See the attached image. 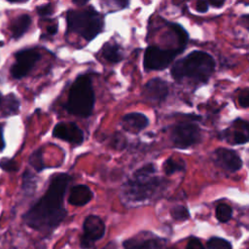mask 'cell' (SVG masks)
<instances>
[{
	"label": "cell",
	"mask_w": 249,
	"mask_h": 249,
	"mask_svg": "<svg viewBox=\"0 0 249 249\" xmlns=\"http://www.w3.org/2000/svg\"><path fill=\"white\" fill-rule=\"evenodd\" d=\"M71 180L66 173L55 175L45 195L23 215L25 225L34 231L52 233L66 217L63 198Z\"/></svg>",
	"instance_id": "obj_1"
},
{
	"label": "cell",
	"mask_w": 249,
	"mask_h": 249,
	"mask_svg": "<svg viewBox=\"0 0 249 249\" xmlns=\"http://www.w3.org/2000/svg\"><path fill=\"white\" fill-rule=\"evenodd\" d=\"M214 69L215 61L209 53L194 51L176 61L170 73L176 81L187 78L197 83H205L209 80Z\"/></svg>",
	"instance_id": "obj_2"
},
{
	"label": "cell",
	"mask_w": 249,
	"mask_h": 249,
	"mask_svg": "<svg viewBox=\"0 0 249 249\" xmlns=\"http://www.w3.org/2000/svg\"><path fill=\"white\" fill-rule=\"evenodd\" d=\"M93 105L94 92L91 79L88 75H81L71 86L65 109L72 115L88 117L91 114Z\"/></svg>",
	"instance_id": "obj_3"
},
{
	"label": "cell",
	"mask_w": 249,
	"mask_h": 249,
	"mask_svg": "<svg viewBox=\"0 0 249 249\" xmlns=\"http://www.w3.org/2000/svg\"><path fill=\"white\" fill-rule=\"evenodd\" d=\"M68 31L75 32L87 41L92 40L102 29L101 16L92 8L68 11L66 15Z\"/></svg>",
	"instance_id": "obj_4"
},
{
	"label": "cell",
	"mask_w": 249,
	"mask_h": 249,
	"mask_svg": "<svg viewBox=\"0 0 249 249\" xmlns=\"http://www.w3.org/2000/svg\"><path fill=\"white\" fill-rule=\"evenodd\" d=\"M160 179L152 176H134L123 190V197L128 202H141L153 197L162 187Z\"/></svg>",
	"instance_id": "obj_5"
},
{
	"label": "cell",
	"mask_w": 249,
	"mask_h": 249,
	"mask_svg": "<svg viewBox=\"0 0 249 249\" xmlns=\"http://www.w3.org/2000/svg\"><path fill=\"white\" fill-rule=\"evenodd\" d=\"M181 51L177 49H160L156 46H150L146 49L143 64L146 70H162L166 68L175 56Z\"/></svg>",
	"instance_id": "obj_6"
},
{
	"label": "cell",
	"mask_w": 249,
	"mask_h": 249,
	"mask_svg": "<svg viewBox=\"0 0 249 249\" xmlns=\"http://www.w3.org/2000/svg\"><path fill=\"white\" fill-rule=\"evenodd\" d=\"M105 224L96 215H89L83 223V233L80 239V246L83 249L92 248L94 243L101 239L105 233Z\"/></svg>",
	"instance_id": "obj_7"
},
{
	"label": "cell",
	"mask_w": 249,
	"mask_h": 249,
	"mask_svg": "<svg viewBox=\"0 0 249 249\" xmlns=\"http://www.w3.org/2000/svg\"><path fill=\"white\" fill-rule=\"evenodd\" d=\"M172 143L180 149L189 148L200 140V130L196 124L180 123L171 131Z\"/></svg>",
	"instance_id": "obj_8"
},
{
	"label": "cell",
	"mask_w": 249,
	"mask_h": 249,
	"mask_svg": "<svg viewBox=\"0 0 249 249\" xmlns=\"http://www.w3.org/2000/svg\"><path fill=\"white\" fill-rule=\"evenodd\" d=\"M41 58L40 53L35 49H25L16 53V63L11 67V75L15 79H21L33 68Z\"/></svg>",
	"instance_id": "obj_9"
},
{
	"label": "cell",
	"mask_w": 249,
	"mask_h": 249,
	"mask_svg": "<svg viewBox=\"0 0 249 249\" xmlns=\"http://www.w3.org/2000/svg\"><path fill=\"white\" fill-rule=\"evenodd\" d=\"M53 135L74 145H80L84 141V132L74 123H58L53 127Z\"/></svg>",
	"instance_id": "obj_10"
},
{
	"label": "cell",
	"mask_w": 249,
	"mask_h": 249,
	"mask_svg": "<svg viewBox=\"0 0 249 249\" xmlns=\"http://www.w3.org/2000/svg\"><path fill=\"white\" fill-rule=\"evenodd\" d=\"M142 94L150 102L163 101L168 94V86L160 78H154L147 82L143 88Z\"/></svg>",
	"instance_id": "obj_11"
},
{
	"label": "cell",
	"mask_w": 249,
	"mask_h": 249,
	"mask_svg": "<svg viewBox=\"0 0 249 249\" xmlns=\"http://www.w3.org/2000/svg\"><path fill=\"white\" fill-rule=\"evenodd\" d=\"M124 249H165L163 241L158 236H134L123 242Z\"/></svg>",
	"instance_id": "obj_12"
},
{
	"label": "cell",
	"mask_w": 249,
	"mask_h": 249,
	"mask_svg": "<svg viewBox=\"0 0 249 249\" xmlns=\"http://www.w3.org/2000/svg\"><path fill=\"white\" fill-rule=\"evenodd\" d=\"M215 158L219 165L230 171H237L242 166V160L232 150L219 148L215 151Z\"/></svg>",
	"instance_id": "obj_13"
},
{
	"label": "cell",
	"mask_w": 249,
	"mask_h": 249,
	"mask_svg": "<svg viewBox=\"0 0 249 249\" xmlns=\"http://www.w3.org/2000/svg\"><path fill=\"white\" fill-rule=\"evenodd\" d=\"M122 126L127 131L137 133L147 127L149 124L148 118L141 113H129L122 118Z\"/></svg>",
	"instance_id": "obj_14"
},
{
	"label": "cell",
	"mask_w": 249,
	"mask_h": 249,
	"mask_svg": "<svg viewBox=\"0 0 249 249\" xmlns=\"http://www.w3.org/2000/svg\"><path fill=\"white\" fill-rule=\"evenodd\" d=\"M93 197L91 190L86 185L74 186L69 194L68 202L74 206H84Z\"/></svg>",
	"instance_id": "obj_15"
},
{
	"label": "cell",
	"mask_w": 249,
	"mask_h": 249,
	"mask_svg": "<svg viewBox=\"0 0 249 249\" xmlns=\"http://www.w3.org/2000/svg\"><path fill=\"white\" fill-rule=\"evenodd\" d=\"M31 23V18L29 15H21L18 17L13 22L11 26L12 37L14 39H18L21 37L29 28Z\"/></svg>",
	"instance_id": "obj_16"
},
{
	"label": "cell",
	"mask_w": 249,
	"mask_h": 249,
	"mask_svg": "<svg viewBox=\"0 0 249 249\" xmlns=\"http://www.w3.org/2000/svg\"><path fill=\"white\" fill-rule=\"evenodd\" d=\"M19 100L17 98V96L14 93L7 94L1 103L2 113L4 116H9L13 114H17L19 109Z\"/></svg>",
	"instance_id": "obj_17"
},
{
	"label": "cell",
	"mask_w": 249,
	"mask_h": 249,
	"mask_svg": "<svg viewBox=\"0 0 249 249\" xmlns=\"http://www.w3.org/2000/svg\"><path fill=\"white\" fill-rule=\"evenodd\" d=\"M102 54L106 60L114 63H117L123 59V53L120 47L115 43L105 44L102 50Z\"/></svg>",
	"instance_id": "obj_18"
},
{
	"label": "cell",
	"mask_w": 249,
	"mask_h": 249,
	"mask_svg": "<svg viewBox=\"0 0 249 249\" xmlns=\"http://www.w3.org/2000/svg\"><path fill=\"white\" fill-rule=\"evenodd\" d=\"M216 218L221 223H227L232 215L231 207L227 203H220L217 205L215 210Z\"/></svg>",
	"instance_id": "obj_19"
},
{
	"label": "cell",
	"mask_w": 249,
	"mask_h": 249,
	"mask_svg": "<svg viewBox=\"0 0 249 249\" xmlns=\"http://www.w3.org/2000/svg\"><path fill=\"white\" fill-rule=\"evenodd\" d=\"M162 168H163V171L165 172V174L171 175L177 171L183 170L185 168V164L183 161H180L173 158H169L164 161Z\"/></svg>",
	"instance_id": "obj_20"
},
{
	"label": "cell",
	"mask_w": 249,
	"mask_h": 249,
	"mask_svg": "<svg viewBox=\"0 0 249 249\" xmlns=\"http://www.w3.org/2000/svg\"><path fill=\"white\" fill-rule=\"evenodd\" d=\"M208 249H232L231 243L222 237L213 236L207 241Z\"/></svg>",
	"instance_id": "obj_21"
},
{
	"label": "cell",
	"mask_w": 249,
	"mask_h": 249,
	"mask_svg": "<svg viewBox=\"0 0 249 249\" xmlns=\"http://www.w3.org/2000/svg\"><path fill=\"white\" fill-rule=\"evenodd\" d=\"M28 162L37 172H40L45 167L43 161L42 149H38L35 152H33L28 159Z\"/></svg>",
	"instance_id": "obj_22"
},
{
	"label": "cell",
	"mask_w": 249,
	"mask_h": 249,
	"mask_svg": "<svg viewBox=\"0 0 249 249\" xmlns=\"http://www.w3.org/2000/svg\"><path fill=\"white\" fill-rule=\"evenodd\" d=\"M36 188V178L35 176L26 170L22 176V189L26 193H32Z\"/></svg>",
	"instance_id": "obj_23"
},
{
	"label": "cell",
	"mask_w": 249,
	"mask_h": 249,
	"mask_svg": "<svg viewBox=\"0 0 249 249\" xmlns=\"http://www.w3.org/2000/svg\"><path fill=\"white\" fill-rule=\"evenodd\" d=\"M171 217L176 221H185L189 219L190 212L187 207L183 205H177L170 210Z\"/></svg>",
	"instance_id": "obj_24"
},
{
	"label": "cell",
	"mask_w": 249,
	"mask_h": 249,
	"mask_svg": "<svg viewBox=\"0 0 249 249\" xmlns=\"http://www.w3.org/2000/svg\"><path fill=\"white\" fill-rule=\"evenodd\" d=\"M0 167L5 171H17L18 165L17 162L12 159L4 158L0 160Z\"/></svg>",
	"instance_id": "obj_25"
},
{
	"label": "cell",
	"mask_w": 249,
	"mask_h": 249,
	"mask_svg": "<svg viewBox=\"0 0 249 249\" xmlns=\"http://www.w3.org/2000/svg\"><path fill=\"white\" fill-rule=\"evenodd\" d=\"M249 139L245 135V133L241 130H235L231 134V142L232 144H244L248 142Z\"/></svg>",
	"instance_id": "obj_26"
},
{
	"label": "cell",
	"mask_w": 249,
	"mask_h": 249,
	"mask_svg": "<svg viewBox=\"0 0 249 249\" xmlns=\"http://www.w3.org/2000/svg\"><path fill=\"white\" fill-rule=\"evenodd\" d=\"M237 101L242 108H249V89H244L238 93Z\"/></svg>",
	"instance_id": "obj_27"
},
{
	"label": "cell",
	"mask_w": 249,
	"mask_h": 249,
	"mask_svg": "<svg viewBox=\"0 0 249 249\" xmlns=\"http://www.w3.org/2000/svg\"><path fill=\"white\" fill-rule=\"evenodd\" d=\"M112 146L115 149H124L125 146L124 137L120 133H116L112 139Z\"/></svg>",
	"instance_id": "obj_28"
},
{
	"label": "cell",
	"mask_w": 249,
	"mask_h": 249,
	"mask_svg": "<svg viewBox=\"0 0 249 249\" xmlns=\"http://www.w3.org/2000/svg\"><path fill=\"white\" fill-rule=\"evenodd\" d=\"M53 12V5L48 3V4H45V5H41L37 8V13L42 16V17H45V16H49V15H52Z\"/></svg>",
	"instance_id": "obj_29"
},
{
	"label": "cell",
	"mask_w": 249,
	"mask_h": 249,
	"mask_svg": "<svg viewBox=\"0 0 249 249\" xmlns=\"http://www.w3.org/2000/svg\"><path fill=\"white\" fill-rule=\"evenodd\" d=\"M186 249H205V248H204V246L202 245L201 241H200L198 238H196V237H191V238L188 240Z\"/></svg>",
	"instance_id": "obj_30"
},
{
	"label": "cell",
	"mask_w": 249,
	"mask_h": 249,
	"mask_svg": "<svg viewBox=\"0 0 249 249\" xmlns=\"http://www.w3.org/2000/svg\"><path fill=\"white\" fill-rule=\"evenodd\" d=\"M208 6H209L208 2H205V1H196V10L198 13H205V12H207Z\"/></svg>",
	"instance_id": "obj_31"
},
{
	"label": "cell",
	"mask_w": 249,
	"mask_h": 249,
	"mask_svg": "<svg viewBox=\"0 0 249 249\" xmlns=\"http://www.w3.org/2000/svg\"><path fill=\"white\" fill-rule=\"evenodd\" d=\"M237 126H239L240 128H242V131L245 133V135H246L247 138L249 139V122L239 121Z\"/></svg>",
	"instance_id": "obj_32"
},
{
	"label": "cell",
	"mask_w": 249,
	"mask_h": 249,
	"mask_svg": "<svg viewBox=\"0 0 249 249\" xmlns=\"http://www.w3.org/2000/svg\"><path fill=\"white\" fill-rule=\"evenodd\" d=\"M208 4L215 8H221L225 4V2L224 1H211V2H208Z\"/></svg>",
	"instance_id": "obj_33"
},
{
	"label": "cell",
	"mask_w": 249,
	"mask_h": 249,
	"mask_svg": "<svg viewBox=\"0 0 249 249\" xmlns=\"http://www.w3.org/2000/svg\"><path fill=\"white\" fill-rule=\"evenodd\" d=\"M57 31V26L56 25H52V26H49L48 27V33L50 35H54Z\"/></svg>",
	"instance_id": "obj_34"
},
{
	"label": "cell",
	"mask_w": 249,
	"mask_h": 249,
	"mask_svg": "<svg viewBox=\"0 0 249 249\" xmlns=\"http://www.w3.org/2000/svg\"><path fill=\"white\" fill-rule=\"evenodd\" d=\"M5 146V142H4V138H3V132H2V127L0 125V152L4 149Z\"/></svg>",
	"instance_id": "obj_35"
},
{
	"label": "cell",
	"mask_w": 249,
	"mask_h": 249,
	"mask_svg": "<svg viewBox=\"0 0 249 249\" xmlns=\"http://www.w3.org/2000/svg\"><path fill=\"white\" fill-rule=\"evenodd\" d=\"M103 249H117V244L116 242H109Z\"/></svg>",
	"instance_id": "obj_36"
},
{
	"label": "cell",
	"mask_w": 249,
	"mask_h": 249,
	"mask_svg": "<svg viewBox=\"0 0 249 249\" xmlns=\"http://www.w3.org/2000/svg\"><path fill=\"white\" fill-rule=\"evenodd\" d=\"M73 3L75 5H78V6H83V5H86L87 2H77V1H73Z\"/></svg>",
	"instance_id": "obj_37"
},
{
	"label": "cell",
	"mask_w": 249,
	"mask_h": 249,
	"mask_svg": "<svg viewBox=\"0 0 249 249\" xmlns=\"http://www.w3.org/2000/svg\"><path fill=\"white\" fill-rule=\"evenodd\" d=\"M1 103H2V95L0 93V106H1Z\"/></svg>",
	"instance_id": "obj_38"
},
{
	"label": "cell",
	"mask_w": 249,
	"mask_h": 249,
	"mask_svg": "<svg viewBox=\"0 0 249 249\" xmlns=\"http://www.w3.org/2000/svg\"><path fill=\"white\" fill-rule=\"evenodd\" d=\"M246 5H249V3H246Z\"/></svg>",
	"instance_id": "obj_39"
}]
</instances>
